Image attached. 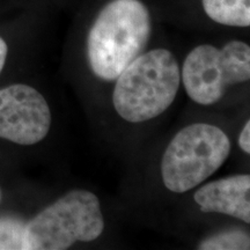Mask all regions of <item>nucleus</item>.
Here are the masks:
<instances>
[{
	"instance_id": "nucleus-7",
	"label": "nucleus",
	"mask_w": 250,
	"mask_h": 250,
	"mask_svg": "<svg viewBox=\"0 0 250 250\" xmlns=\"http://www.w3.org/2000/svg\"><path fill=\"white\" fill-rule=\"evenodd\" d=\"M203 212H217L250 223V176L234 175L199 188L193 195Z\"/></svg>"
},
{
	"instance_id": "nucleus-6",
	"label": "nucleus",
	"mask_w": 250,
	"mask_h": 250,
	"mask_svg": "<svg viewBox=\"0 0 250 250\" xmlns=\"http://www.w3.org/2000/svg\"><path fill=\"white\" fill-rule=\"evenodd\" d=\"M51 126V111L44 96L33 87L13 85L0 89V138L34 145Z\"/></svg>"
},
{
	"instance_id": "nucleus-11",
	"label": "nucleus",
	"mask_w": 250,
	"mask_h": 250,
	"mask_svg": "<svg viewBox=\"0 0 250 250\" xmlns=\"http://www.w3.org/2000/svg\"><path fill=\"white\" fill-rule=\"evenodd\" d=\"M239 145L241 149L247 154L250 153V122L248 121L243 126L239 137Z\"/></svg>"
},
{
	"instance_id": "nucleus-13",
	"label": "nucleus",
	"mask_w": 250,
	"mask_h": 250,
	"mask_svg": "<svg viewBox=\"0 0 250 250\" xmlns=\"http://www.w3.org/2000/svg\"><path fill=\"white\" fill-rule=\"evenodd\" d=\"M0 199H1V192H0Z\"/></svg>"
},
{
	"instance_id": "nucleus-3",
	"label": "nucleus",
	"mask_w": 250,
	"mask_h": 250,
	"mask_svg": "<svg viewBox=\"0 0 250 250\" xmlns=\"http://www.w3.org/2000/svg\"><path fill=\"white\" fill-rule=\"evenodd\" d=\"M104 229L99 198L72 190L24 224L22 250H64L96 240Z\"/></svg>"
},
{
	"instance_id": "nucleus-4",
	"label": "nucleus",
	"mask_w": 250,
	"mask_h": 250,
	"mask_svg": "<svg viewBox=\"0 0 250 250\" xmlns=\"http://www.w3.org/2000/svg\"><path fill=\"white\" fill-rule=\"evenodd\" d=\"M230 142L215 125L196 123L180 131L166 148L161 176L170 191L187 192L213 175L227 160Z\"/></svg>"
},
{
	"instance_id": "nucleus-9",
	"label": "nucleus",
	"mask_w": 250,
	"mask_h": 250,
	"mask_svg": "<svg viewBox=\"0 0 250 250\" xmlns=\"http://www.w3.org/2000/svg\"><path fill=\"white\" fill-rule=\"evenodd\" d=\"M250 248L249 234L245 230H225L199 243L198 249L202 250H245Z\"/></svg>"
},
{
	"instance_id": "nucleus-8",
	"label": "nucleus",
	"mask_w": 250,
	"mask_h": 250,
	"mask_svg": "<svg viewBox=\"0 0 250 250\" xmlns=\"http://www.w3.org/2000/svg\"><path fill=\"white\" fill-rule=\"evenodd\" d=\"M208 17L230 27L250 26V0H202Z\"/></svg>"
},
{
	"instance_id": "nucleus-2",
	"label": "nucleus",
	"mask_w": 250,
	"mask_h": 250,
	"mask_svg": "<svg viewBox=\"0 0 250 250\" xmlns=\"http://www.w3.org/2000/svg\"><path fill=\"white\" fill-rule=\"evenodd\" d=\"M181 83L180 65L169 50L155 49L137 57L116 79L112 102L130 123L158 117L170 107Z\"/></svg>"
},
{
	"instance_id": "nucleus-5",
	"label": "nucleus",
	"mask_w": 250,
	"mask_h": 250,
	"mask_svg": "<svg viewBox=\"0 0 250 250\" xmlns=\"http://www.w3.org/2000/svg\"><path fill=\"white\" fill-rule=\"evenodd\" d=\"M250 48L241 41H230L221 49L210 44L196 46L182 67V81L192 101L211 105L220 101L227 87L248 81Z\"/></svg>"
},
{
	"instance_id": "nucleus-10",
	"label": "nucleus",
	"mask_w": 250,
	"mask_h": 250,
	"mask_svg": "<svg viewBox=\"0 0 250 250\" xmlns=\"http://www.w3.org/2000/svg\"><path fill=\"white\" fill-rule=\"evenodd\" d=\"M24 224L15 218H0V250H22Z\"/></svg>"
},
{
	"instance_id": "nucleus-1",
	"label": "nucleus",
	"mask_w": 250,
	"mask_h": 250,
	"mask_svg": "<svg viewBox=\"0 0 250 250\" xmlns=\"http://www.w3.org/2000/svg\"><path fill=\"white\" fill-rule=\"evenodd\" d=\"M152 33L140 0H112L101 9L87 36V57L96 77L112 81L144 52Z\"/></svg>"
},
{
	"instance_id": "nucleus-12",
	"label": "nucleus",
	"mask_w": 250,
	"mask_h": 250,
	"mask_svg": "<svg viewBox=\"0 0 250 250\" xmlns=\"http://www.w3.org/2000/svg\"><path fill=\"white\" fill-rule=\"evenodd\" d=\"M7 52H8L7 44H6L5 41L0 37V73H1L2 68L5 66L6 58H7Z\"/></svg>"
}]
</instances>
